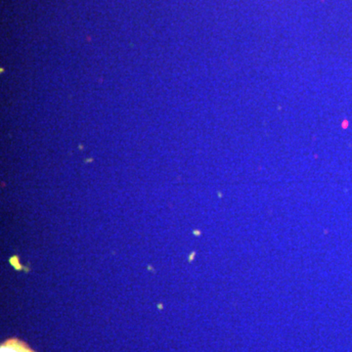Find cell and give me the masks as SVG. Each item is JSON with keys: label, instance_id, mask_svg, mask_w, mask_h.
I'll return each instance as SVG.
<instances>
[{"label": "cell", "instance_id": "1", "mask_svg": "<svg viewBox=\"0 0 352 352\" xmlns=\"http://www.w3.org/2000/svg\"><path fill=\"white\" fill-rule=\"evenodd\" d=\"M1 352H34L17 340H10L2 344Z\"/></svg>", "mask_w": 352, "mask_h": 352}]
</instances>
